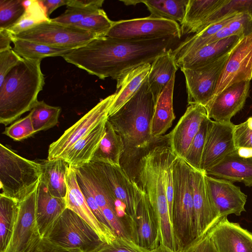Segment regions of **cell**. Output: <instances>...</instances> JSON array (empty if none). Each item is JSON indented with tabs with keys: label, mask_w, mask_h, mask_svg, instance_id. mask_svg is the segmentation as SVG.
<instances>
[{
	"label": "cell",
	"mask_w": 252,
	"mask_h": 252,
	"mask_svg": "<svg viewBox=\"0 0 252 252\" xmlns=\"http://www.w3.org/2000/svg\"><path fill=\"white\" fill-rule=\"evenodd\" d=\"M92 162L105 186L116 202V208L123 206L127 215L136 226L137 208L143 191L121 166Z\"/></svg>",
	"instance_id": "7"
},
{
	"label": "cell",
	"mask_w": 252,
	"mask_h": 252,
	"mask_svg": "<svg viewBox=\"0 0 252 252\" xmlns=\"http://www.w3.org/2000/svg\"><path fill=\"white\" fill-rule=\"evenodd\" d=\"M250 81L234 84L223 90L205 106L207 117L218 122H230L244 107Z\"/></svg>",
	"instance_id": "20"
},
{
	"label": "cell",
	"mask_w": 252,
	"mask_h": 252,
	"mask_svg": "<svg viewBox=\"0 0 252 252\" xmlns=\"http://www.w3.org/2000/svg\"><path fill=\"white\" fill-rule=\"evenodd\" d=\"M22 60L12 48L0 52V86L7 74Z\"/></svg>",
	"instance_id": "47"
},
{
	"label": "cell",
	"mask_w": 252,
	"mask_h": 252,
	"mask_svg": "<svg viewBox=\"0 0 252 252\" xmlns=\"http://www.w3.org/2000/svg\"><path fill=\"white\" fill-rule=\"evenodd\" d=\"M61 108L38 100L30 111L32 125L35 133L50 129L59 123Z\"/></svg>",
	"instance_id": "38"
},
{
	"label": "cell",
	"mask_w": 252,
	"mask_h": 252,
	"mask_svg": "<svg viewBox=\"0 0 252 252\" xmlns=\"http://www.w3.org/2000/svg\"><path fill=\"white\" fill-rule=\"evenodd\" d=\"M227 0H189L184 19L181 24V34L193 30L221 7Z\"/></svg>",
	"instance_id": "31"
},
{
	"label": "cell",
	"mask_w": 252,
	"mask_h": 252,
	"mask_svg": "<svg viewBox=\"0 0 252 252\" xmlns=\"http://www.w3.org/2000/svg\"><path fill=\"white\" fill-rule=\"evenodd\" d=\"M103 2V0H67L66 6H81L100 9Z\"/></svg>",
	"instance_id": "51"
},
{
	"label": "cell",
	"mask_w": 252,
	"mask_h": 252,
	"mask_svg": "<svg viewBox=\"0 0 252 252\" xmlns=\"http://www.w3.org/2000/svg\"><path fill=\"white\" fill-rule=\"evenodd\" d=\"M240 14L236 13L229 16L213 25L209 26L201 32L194 33L186 38L179 44L172 51V54L175 61L204 47L207 41L229 22L236 18Z\"/></svg>",
	"instance_id": "32"
},
{
	"label": "cell",
	"mask_w": 252,
	"mask_h": 252,
	"mask_svg": "<svg viewBox=\"0 0 252 252\" xmlns=\"http://www.w3.org/2000/svg\"><path fill=\"white\" fill-rule=\"evenodd\" d=\"M208 191L213 205L222 219L230 214L240 216L245 211L247 196L233 183L205 175Z\"/></svg>",
	"instance_id": "14"
},
{
	"label": "cell",
	"mask_w": 252,
	"mask_h": 252,
	"mask_svg": "<svg viewBox=\"0 0 252 252\" xmlns=\"http://www.w3.org/2000/svg\"><path fill=\"white\" fill-rule=\"evenodd\" d=\"M205 173L212 177L232 183L241 182L246 186L252 187V157H242L236 150L207 170Z\"/></svg>",
	"instance_id": "23"
},
{
	"label": "cell",
	"mask_w": 252,
	"mask_h": 252,
	"mask_svg": "<svg viewBox=\"0 0 252 252\" xmlns=\"http://www.w3.org/2000/svg\"><path fill=\"white\" fill-rule=\"evenodd\" d=\"M212 120L208 117L201 123L185 158V161L193 169L201 170V163L208 130Z\"/></svg>",
	"instance_id": "39"
},
{
	"label": "cell",
	"mask_w": 252,
	"mask_h": 252,
	"mask_svg": "<svg viewBox=\"0 0 252 252\" xmlns=\"http://www.w3.org/2000/svg\"><path fill=\"white\" fill-rule=\"evenodd\" d=\"M66 209L65 198L53 196L40 178L37 187L35 207L36 221L40 237L47 236Z\"/></svg>",
	"instance_id": "21"
},
{
	"label": "cell",
	"mask_w": 252,
	"mask_h": 252,
	"mask_svg": "<svg viewBox=\"0 0 252 252\" xmlns=\"http://www.w3.org/2000/svg\"><path fill=\"white\" fill-rule=\"evenodd\" d=\"M41 175L40 162L25 158L0 144L1 193L19 202L36 188Z\"/></svg>",
	"instance_id": "5"
},
{
	"label": "cell",
	"mask_w": 252,
	"mask_h": 252,
	"mask_svg": "<svg viewBox=\"0 0 252 252\" xmlns=\"http://www.w3.org/2000/svg\"><path fill=\"white\" fill-rule=\"evenodd\" d=\"M207 117L206 108L202 105H189L176 126L168 134V144L177 157L185 158L202 122Z\"/></svg>",
	"instance_id": "17"
},
{
	"label": "cell",
	"mask_w": 252,
	"mask_h": 252,
	"mask_svg": "<svg viewBox=\"0 0 252 252\" xmlns=\"http://www.w3.org/2000/svg\"><path fill=\"white\" fill-rule=\"evenodd\" d=\"M11 37L6 30L0 29V52L10 49Z\"/></svg>",
	"instance_id": "53"
},
{
	"label": "cell",
	"mask_w": 252,
	"mask_h": 252,
	"mask_svg": "<svg viewBox=\"0 0 252 252\" xmlns=\"http://www.w3.org/2000/svg\"><path fill=\"white\" fill-rule=\"evenodd\" d=\"M150 252H175L167 247L159 244V245L155 249L150 251Z\"/></svg>",
	"instance_id": "55"
},
{
	"label": "cell",
	"mask_w": 252,
	"mask_h": 252,
	"mask_svg": "<svg viewBox=\"0 0 252 252\" xmlns=\"http://www.w3.org/2000/svg\"><path fill=\"white\" fill-rule=\"evenodd\" d=\"M25 8L21 0H0V29L7 30L22 17Z\"/></svg>",
	"instance_id": "42"
},
{
	"label": "cell",
	"mask_w": 252,
	"mask_h": 252,
	"mask_svg": "<svg viewBox=\"0 0 252 252\" xmlns=\"http://www.w3.org/2000/svg\"><path fill=\"white\" fill-rule=\"evenodd\" d=\"M19 202L0 194V252H5L10 241L17 220Z\"/></svg>",
	"instance_id": "33"
},
{
	"label": "cell",
	"mask_w": 252,
	"mask_h": 252,
	"mask_svg": "<svg viewBox=\"0 0 252 252\" xmlns=\"http://www.w3.org/2000/svg\"><path fill=\"white\" fill-rule=\"evenodd\" d=\"M236 13H247L252 17V0H227L221 7L197 26L191 33L199 32L209 26Z\"/></svg>",
	"instance_id": "37"
},
{
	"label": "cell",
	"mask_w": 252,
	"mask_h": 252,
	"mask_svg": "<svg viewBox=\"0 0 252 252\" xmlns=\"http://www.w3.org/2000/svg\"><path fill=\"white\" fill-rule=\"evenodd\" d=\"M189 0H139L145 4L150 17L173 21L180 24L185 17Z\"/></svg>",
	"instance_id": "34"
},
{
	"label": "cell",
	"mask_w": 252,
	"mask_h": 252,
	"mask_svg": "<svg viewBox=\"0 0 252 252\" xmlns=\"http://www.w3.org/2000/svg\"><path fill=\"white\" fill-rule=\"evenodd\" d=\"M233 138L236 149L252 148V127L246 121L235 126Z\"/></svg>",
	"instance_id": "49"
},
{
	"label": "cell",
	"mask_w": 252,
	"mask_h": 252,
	"mask_svg": "<svg viewBox=\"0 0 252 252\" xmlns=\"http://www.w3.org/2000/svg\"><path fill=\"white\" fill-rule=\"evenodd\" d=\"M105 127V134L91 161L120 165L125 151L123 140L108 120Z\"/></svg>",
	"instance_id": "30"
},
{
	"label": "cell",
	"mask_w": 252,
	"mask_h": 252,
	"mask_svg": "<svg viewBox=\"0 0 252 252\" xmlns=\"http://www.w3.org/2000/svg\"><path fill=\"white\" fill-rule=\"evenodd\" d=\"M25 252H82L64 248L51 241L47 237L37 236Z\"/></svg>",
	"instance_id": "46"
},
{
	"label": "cell",
	"mask_w": 252,
	"mask_h": 252,
	"mask_svg": "<svg viewBox=\"0 0 252 252\" xmlns=\"http://www.w3.org/2000/svg\"><path fill=\"white\" fill-rule=\"evenodd\" d=\"M98 9L80 6H67L63 13L51 20L63 25L73 26Z\"/></svg>",
	"instance_id": "43"
},
{
	"label": "cell",
	"mask_w": 252,
	"mask_h": 252,
	"mask_svg": "<svg viewBox=\"0 0 252 252\" xmlns=\"http://www.w3.org/2000/svg\"><path fill=\"white\" fill-rule=\"evenodd\" d=\"M205 175V172L191 168L196 237L207 233L221 219L211 201L207 189Z\"/></svg>",
	"instance_id": "18"
},
{
	"label": "cell",
	"mask_w": 252,
	"mask_h": 252,
	"mask_svg": "<svg viewBox=\"0 0 252 252\" xmlns=\"http://www.w3.org/2000/svg\"><path fill=\"white\" fill-rule=\"evenodd\" d=\"M46 237L64 248L82 252H95L104 243L83 219L67 208Z\"/></svg>",
	"instance_id": "6"
},
{
	"label": "cell",
	"mask_w": 252,
	"mask_h": 252,
	"mask_svg": "<svg viewBox=\"0 0 252 252\" xmlns=\"http://www.w3.org/2000/svg\"><path fill=\"white\" fill-rule=\"evenodd\" d=\"M113 23L114 21L108 18L103 9L100 8L73 26L99 37L106 36Z\"/></svg>",
	"instance_id": "41"
},
{
	"label": "cell",
	"mask_w": 252,
	"mask_h": 252,
	"mask_svg": "<svg viewBox=\"0 0 252 252\" xmlns=\"http://www.w3.org/2000/svg\"><path fill=\"white\" fill-rule=\"evenodd\" d=\"M238 154L244 158L252 157V148H240L236 150Z\"/></svg>",
	"instance_id": "54"
},
{
	"label": "cell",
	"mask_w": 252,
	"mask_h": 252,
	"mask_svg": "<svg viewBox=\"0 0 252 252\" xmlns=\"http://www.w3.org/2000/svg\"><path fill=\"white\" fill-rule=\"evenodd\" d=\"M155 103L147 77L131 99L108 117L114 129L122 137L124 154H140L161 140L153 138L151 134Z\"/></svg>",
	"instance_id": "2"
},
{
	"label": "cell",
	"mask_w": 252,
	"mask_h": 252,
	"mask_svg": "<svg viewBox=\"0 0 252 252\" xmlns=\"http://www.w3.org/2000/svg\"><path fill=\"white\" fill-rule=\"evenodd\" d=\"M107 120L77 142L61 158L72 167L90 162L105 133Z\"/></svg>",
	"instance_id": "25"
},
{
	"label": "cell",
	"mask_w": 252,
	"mask_h": 252,
	"mask_svg": "<svg viewBox=\"0 0 252 252\" xmlns=\"http://www.w3.org/2000/svg\"><path fill=\"white\" fill-rule=\"evenodd\" d=\"M23 3L25 8L24 13L13 26L6 30L10 35L18 34L50 20L41 0H23Z\"/></svg>",
	"instance_id": "35"
},
{
	"label": "cell",
	"mask_w": 252,
	"mask_h": 252,
	"mask_svg": "<svg viewBox=\"0 0 252 252\" xmlns=\"http://www.w3.org/2000/svg\"><path fill=\"white\" fill-rule=\"evenodd\" d=\"M137 244L149 251L160 244L158 219L147 195L143 191L137 211Z\"/></svg>",
	"instance_id": "22"
},
{
	"label": "cell",
	"mask_w": 252,
	"mask_h": 252,
	"mask_svg": "<svg viewBox=\"0 0 252 252\" xmlns=\"http://www.w3.org/2000/svg\"><path fill=\"white\" fill-rule=\"evenodd\" d=\"M180 39L172 36L143 40L105 36L72 50L63 58L100 79L111 77L118 82L133 69L152 64L157 57L174 49Z\"/></svg>",
	"instance_id": "1"
},
{
	"label": "cell",
	"mask_w": 252,
	"mask_h": 252,
	"mask_svg": "<svg viewBox=\"0 0 252 252\" xmlns=\"http://www.w3.org/2000/svg\"><path fill=\"white\" fill-rule=\"evenodd\" d=\"M41 60L23 58L5 77L0 86V123L6 126L37 102L45 83Z\"/></svg>",
	"instance_id": "3"
},
{
	"label": "cell",
	"mask_w": 252,
	"mask_h": 252,
	"mask_svg": "<svg viewBox=\"0 0 252 252\" xmlns=\"http://www.w3.org/2000/svg\"><path fill=\"white\" fill-rule=\"evenodd\" d=\"M173 177L172 227L180 250L196 237V232L191 168L177 156L173 163Z\"/></svg>",
	"instance_id": "4"
},
{
	"label": "cell",
	"mask_w": 252,
	"mask_h": 252,
	"mask_svg": "<svg viewBox=\"0 0 252 252\" xmlns=\"http://www.w3.org/2000/svg\"><path fill=\"white\" fill-rule=\"evenodd\" d=\"M173 50L158 56L151 64L147 78L155 102L178 69Z\"/></svg>",
	"instance_id": "28"
},
{
	"label": "cell",
	"mask_w": 252,
	"mask_h": 252,
	"mask_svg": "<svg viewBox=\"0 0 252 252\" xmlns=\"http://www.w3.org/2000/svg\"><path fill=\"white\" fill-rule=\"evenodd\" d=\"M115 96L113 94L99 102L49 147L47 159L61 158L77 142L107 120Z\"/></svg>",
	"instance_id": "10"
},
{
	"label": "cell",
	"mask_w": 252,
	"mask_h": 252,
	"mask_svg": "<svg viewBox=\"0 0 252 252\" xmlns=\"http://www.w3.org/2000/svg\"><path fill=\"white\" fill-rule=\"evenodd\" d=\"M44 6L47 16L49 18L51 14L58 7L66 5L67 0H41Z\"/></svg>",
	"instance_id": "52"
},
{
	"label": "cell",
	"mask_w": 252,
	"mask_h": 252,
	"mask_svg": "<svg viewBox=\"0 0 252 252\" xmlns=\"http://www.w3.org/2000/svg\"><path fill=\"white\" fill-rule=\"evenodd\" d=\"M10 36L11 38L71 50L82 47L97 38L87 31L53 22L51 19L30 29Z\"/></svg>",
	"instance_id": "8"
},
{
	"label": "cell",
	"mask_w": 252,
	"mask_h": 252,
	"mask_svg": "<svg viewBox=\"0 0 252 252\" xmlns=\"http://www.w3.org/2000/svg\"><path fill=\"white\" fill-rule=\"evenodd\" d=\"M242 37L231 36L206 45L195 52L175 61L176 65L180 69L199 66L230 51Z\"/></svg>",
	"instance_id": "26"
},
{
	"label": "cell",
	"mask_w": 252,
	"mask_h": 252,
	"mask_svg": "<svg viewBox=\"0 0 252 252\" xmlns=\"http://www.w3.org/2000/svg\"><path fill=\"white\" fill-rule=\"evenodd\" d=\"M252 79V32L242 37L231 49L211 101L229 86Z\"/></svg>",
	"instance_id": "12"
},
{
	"label": "cell",
	"mask_w": 252,
	"mask_h": 252,
	"mask_svg": "<svg viewBox=\"0 0 252 252\" xmlns=\"http://www.w3.org/2000/svg\"><path fill=\"white\" fill-rule=\"evenodd\" d=\"M95 252H150L134 241L122 237H116L110 243H104Z\"/></svg>",
	"instance_id": "45"
},
{
	"label": "cell",
	"mask_w": 252,
	"mask_h": 252,
	"mask_svg": "<svg viewBox=\"0 0 252 252\" xmlns=\"http://www.w3.org/2000/svg\"><path fill=\"white\" fill-rule=\"evenodd\" d=\"M37 187L19 202L17 220L5 252H25L39 235L35 218Z\"/></svg>",
	"instance_id": "15"
},
{
	"label": "cell",
	"mask_w": 252,
	"mask_h": 252,
	"mask_svg": "<svg viewBox=\"0 0 252 252\" xmlns=\"http://www.w3.org/2000/svg\"><path fill=\"white\" fill-rule=\"evenodd\" d=\"M252 32V16L247 13H241L210 37L205 45L231 36H245Z\"/></svg>",
	"instance_id": "40"
},
{
	"label": "cell",
	"mask_w": 252,
	"mask_h": 252,
	"mask_svg": "<svg viewBox=\"0 0 252 252\" xmlns=\"http://www.w3.org/2000/svg\"><path fill=\"white\" fill-rule=\"evenodd\" d=\"M65 180L67 188L65 197L66 208L83 219L103 243L108 244L112 242L117 236L111 228L102 224L93 213L78 185L75 170L70 166Z\"/></svg>",
	"instance_id": "16"
},
{
	"label": "cell",
	"mask_w": 252,
	"mask_h": 252,
	"mask_svg": "<svg viewBox=\"0 0 252 252\" xmlns=\"http://www.w3.org/2000/svg\"><path fill=\"white\" fill-rule=\"evenodd\" d=\"M218 252H252V233L227 217L208 232Z\"/></svg>",
	"instance_id": "19"
},
{
	"label": "cell",
	"mask_w": 252,
	"mask_h": 252,
	"mask_svg": "<svg viewBox=\"0 0 252 252\" xmlns=\"http://www.w3.org/2000/svg\"><path fill=\"white\" fill-rule=\"evenodd\" d=\"M178 252H218L207 233L195 238L192 241L183 247Z\"/></svg>",
	"instance_id": "48"
},
{
	"label": "cell",
	"mask_w": 252,
	"mask_h": 252,
	"mask_svg": "<svg viewBox=\"0 0 252 252\" xmlns=\"http://www.w3.org/2000/svg\"><path fill=\"white\" fill-rule=\"evenodd\" d=\"M235 126L231 121L212 120L202 158V171L205 172L236 151L233 138Z\"/></svg>",
	"instance_id": "13"
},
{
	"label": "cell",
	"mask_w": 252,
	"mask_h": 252,
	"mask_svg": "<svg viewBox=\"0 0 252 252\" xmlns=\"http://www.w3.org/2000/svg\"><path fill=\"white\" fill-rule=\"evenodd\" d=\"M78 183L82 192L84 195L89 207H90V209L95 217L102 224L112 229L101 209L97 204L92 194L90 192V191L85 186H84L81 183L78 182Z\"/></svg>",
	"instance_id": "50"
},
{
	"label": "cell",
	"mask_w": 252,
	"mask_h": 252,
	"mask_svg": "<svg viewBox=\"0 0 252 252\" xmlns=\"http://www.w3.org/2000/svg\"><path fill=\"white\" fill-rule=\"evenodd\" d=\"M14 50L22 58L41 60L49 57H62L72 50L57 48L28 40L12 38Z\"/></svg>",
	"instance_id": "36"
},
{
	"label": "cell",
	"mask_w": 252,
	"mask_h": 252,
	"mask_svg": "<svg viewBox=\"0 0 252 252\" xmlns=\"http://www.w3.org/2000/svg\"><path fill=\"white\" fill-rule=\"evenodd\" d=\"M42 168L41 180L54 196L65 198L66 193L65 176L68 164L63 159L44 160L40 162Z\"/></svg>",
	"instance_id": "29"
},
{
	"label": "cell",
	"mask_w": 252,
	"mask_h": 252,
	"mask_svg": "<svg viewBox=\"0 0 252 252\" xmlns=\"http://www.w3.org/2000/svg\"><path fill=\"white\" fill-rule=\"evenodd\" d=\"M107 36L135 40H151L172 36L181 38V27L176 22L147 17L114 21Z\"/></svg>",
	"instance_id": "9"
},
{
	"label": "cell",
	"mask_w": 252,
	"mask_h": 252,
	"mask_svg": "<svg viewBox=\"0 0 252 252\" xmlns=\"http://www.w3.org/2000/svg\"><path fill=\"white\" fill-rule=\"evenodd\" d=\"M230 51L195 68L181 69L185 77L189 105L205 107L210 102Z\"/></svg>",
	"instance_id": "11"
},
{
	"label": "cell",
	"mask_w": 252,
	"mask_h": 252,
	"mask_svg": "<svg viewBox=\"0 0 252 252\" xmlns=\"http://www.w3.org/2000/svg\"><path fill=\"white\" fill-rule=\"evenodd\" d=\"M175 74L157 99L151 125V134L156 139L161 136L171 126L175 119L173 107V96Z\"/></svg>",
	"instance_id": "24"
},
{
	"label": "cell",
	"mask_w": 252,
	"mask_h": 252,
	"mask_svg": "<svg viewBox=\"0 0 252 252\" xmlns=\"http://www.w3.org/2000/svg\"><path fill=\"white\" fill-rule=\"evenodd\" d=\"M34 133L30 113L6 127L3 132L15 141H21L32 136Z\"/></svg>",
	"instance_id": "44"
},
{
	"label": "cell",
	"mask_w": 252,
	"mask_h": 252,
	"mask_svg": "<svg viewBox=\"0 0 252 252\" xmlns=\"http://www.w3.org/2000/svg\"><path fill=\"white\" fill-rule=\"evenodd\" d=\"M151 66L149 63L142 64L128 72L117 82L115 96L108 117L117 112L135 94L147 77Z\"/></svg>",
	"instance_id": "27"
}]
</instances>
